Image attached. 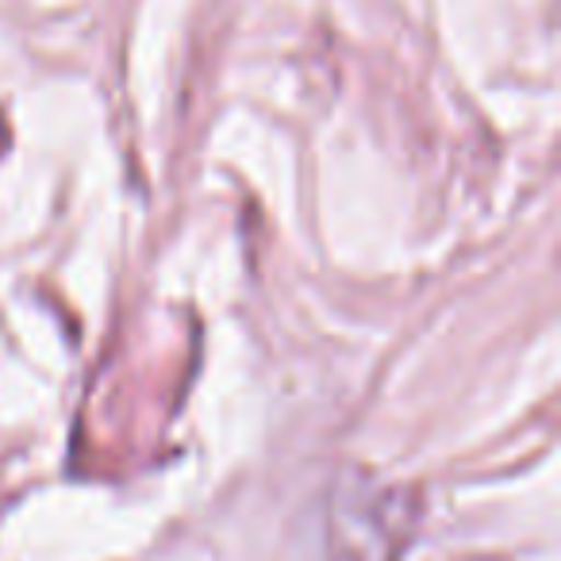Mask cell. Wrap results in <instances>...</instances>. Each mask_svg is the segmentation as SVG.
I'll list each match as a JSON object with an SVG mask.
<instances>
[{
    "label": "cell",
    "instance_id": "6da1fadb",
    "mask_svg": "<svg viewBox=\"0 0 561 561\" xmlns=\"http://www.w3.org/2000/svg\"><path fill=\"white\" fill-rule=\"evenodd\" d=\"M9 139H12L9 127H4V119H0V154H4V147H9Z\"/></svg>",
    "mask_w": 561,
    "mask_h": 561
}]
</instances>
